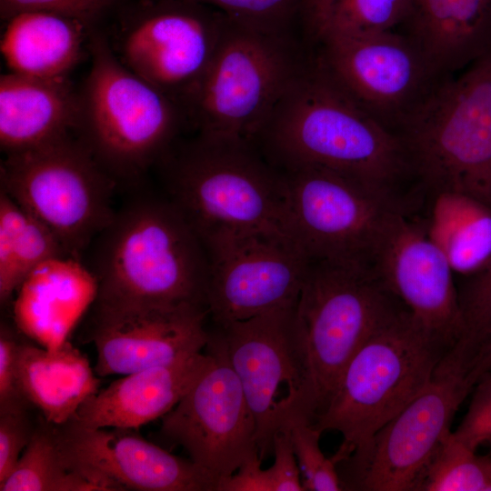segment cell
<instances>
[{"label": "cell", "mask_w": 491, "mask_h": 491, "mask_svg": "<svg viewBox=\"0 0 491 491\" xmlns=\"http://www.w3.org/2000/svg\"><path fill=\"white\" fill-rule=\"evenodd\" d=\"M443 75L491 49V0H413L402 26Z\"/></svg>", "instance_id": "23"}, {"label": "cell", "mask_w": 491, "mask_h": 491, "mask_svg": "<svg viewBox=\"0 0 491 491\" xmlns=\"http://www.w3.org/2000/svg\"><path fill=\"white\" fill-rule=\"evenodd\" d=\"M211 360L205 351L124 375L89 396L72 419L92 428L137 429L172 410Z\"/></svg>", "instance_id": "20"}, {"label": "cell", "mask_w": 491, "mask_h": 491, "mask_svg": "<svg viewBox=\"0 0 491 491\" xmlns=\"http://www.w3.org/2000/svg\"><path fill=\"white\" fill-rule=\"evenodd\" d=\"M89 26L60 14L23 12L6 21L1 52L10 72L42 78L67 76L89 45Z\"/></svg>", "instance_id": "24"}, {"label": "cell", "mask_w": 491, "mask_h": 491, "mask_svg": "<svg viewBox=\"0 0 491 491\" xmlns=\"http://www.w3.org/2000/svg\"><path fill=\"white\" fill-rule=\"evenodd\" d=\"M158 164L165 195L201 239L236 232L289 235L281 172L254 143L197 135L173 145Z\"/></svg>", "instance_id": "4"}, {"label": "cell", "mask_w": 491, "mask_h": 491, "mask_svg": "<svg viewBox=\"0 0 491 491\" xmlns=\"http://www.w3.org/2000/svg\"><path fill=\"white\" fill-rule=\"evenodd\" d=\"M97 281L81 260L61 256L35 268L15 292V327L40 346L56 349L95 301Z\"/></svg>", "instance_id": "21"}, {"label": "cell", "mask_w": 491, "mask_h": 491, "mask_svg": "<svg viewBox=\"0 0 491 491\" xmlns=\"http://www.w3.org/2000/svg\"><path fill=\"white\" fill-rule=\"evenodd\" d=\"M284 426L289 428L305 491L342 490L336 457L327 458L320 448L322 432L304 420H295Z\"/></svg>", "instance_id": "31"}, {"label": "cell", "mask_w": 491, "mask_h": 491, "mask_svg": "<svg viewBox=\"0 0 491 491\" xmlns=\"http://www.w3.org/2000/svg\"><path fill=\"white\" fill-rule=\"evenodd\" d=\"M473 387L464 362L449 350L426 388L337 464L342 490L416 491Z\"/></svg>", "instance_id": "11"}, {"label": "cell", "mask_w": 491, "mask_h": 491, "mask_svg": "<svg viewBox=\"0 0 491 491\" xmlns=\"http://www.w3.org/2000/svg\"><path fill=\"white\" fill-rule=\"evenodd\" d=\"M467 368L474 386L482 374L491 372V328L469 349Z\"/></svg>", "instance_id": "40"}, {"label": "cell", "mask_w": 491, "mask_h": 491, "mask_svg": "<svg viewBox=\"0 0 491 491\" xmlns=\"http://www.w3.org/2000/svg\"><path fill=\"white\" fill-rule=\"evenodd\" d=\"M93 306L206 304L209 262L203 240L165 196L139 195L116 210L94 240Z\"/></svg>", "instance_id": "2"}, {"label": "cell", "mask_w": 491, "mask_h": 491, "mask_svg": "<svg viewBox=\"0 0 491 491\" xmlns=\"http://www.w3.org/2000/svg\"><path fill=\"white\" fill-rule=\"evenodd\" d=\"M21 341L5 323L0 328V412L32 406L22 394L17 376Z\"/></svg>", "instance_id": "37"}, {"label": "cell", "mask_w": 491, "mask_h": 491, "mask_svg": "<svg viewBox=\"0 0 491 491\" xmlns=\"http://www.w3.org/2000/svg\"><path fill=\"white\" fill-rule=\"evenodd\" d=\"M372 267L428 331L451 347L459 341L464 326L455 272L429 237L422 215L393 216Z\"/></svg>", "instance_id": "18"}, {"label": "cell", "mask_w": 491, "mask_h": 491, "mask_svg": "<svg viewBox=\"0 0 491 491\" xmlns=\"http://www.w3.org/2000/svg\"><path fill=\"white\" fill-rule=\"evenodd\" d=\"M0 491H96V487L83 472L67 466L54 425L44 419L11 474L0 483Z\"/></svg>", "instance_id": "28"}, {"label": "cell", "mask_w": 491, "mask_h": 491, "mask_svg": "<svg viewBox=\"0 0 491 491\" xmlns=\"http://www.w3.org/2000/svg\"><path fill=\"white\" fill-rule=\"evenodd\" d=\"M274 464L267 471L273 491H305L289 428L281 427L273 438Z\"/></svg>", "instance_id": "38"}, {"label": "cell", "mask_w": 491, "mask_h": 491, "mask_svg": "<svg viewBox=\"0 0 491 491\" xmlns=\"http://www.w3.org/2000/svg\"><path fill=\"white\" fill-rule=\"evenodd\" d=\"M416 491H491V450L480 455L451 431L426 468Z\"/></svg>", "instance_id": "30"}, {"label": "cell", "mask_w": 491, "mask_h": 491, "mask_svg": "<svg viewBox=\"0 0 491 491\" xmlns=\"http://www.w3.org/2000/svg\"><path fill=\"white\" fill-rule=\"evenodd\" d=\"M262 459L255 454L232 475L221 478L217 491H273L267 469L261 468Z\"/></svg>", "instance_id": "39"}, {"label": "cell", "mask_w": 491, "mask_h": 491, "mask_svg": "<svg viewBox=\"0 0 491 491\" xmlns=\"http://www.w3.org/2000/svg\"><path fill=\"white\" fill-rule=\"evenodd\" d=\"M467 411L453 436L473 450L491 443V372L476 382Z\"/></svg>", "instance_id": "34"}, {"label": "cell", "mask_w": 491, "mask_h": 491, "mask_svg": "<svg viewBox=\"0 0 491 491\" xmlns=\"http://www.w3.org/2000/svg\"><path fill=\"white\" fill-rule=\"evenodd\" d=\"M115 0H0L4 21L31 11L50 12L81 20L91 25Z\"/></svg>", "instance_id": "36"}, {"label": "cell", "mask_w": 491, "mask_h": 491, "mask_svg": "<svg viewBox=\"0 0 491 491\" xmlns=\"http://www.w3.org/2000/svg\"><path fill=\"white\" fill-rule=\"evenodd\" d=\"M426 232L455 274L472 276L491 261V206L472 196L440 193L426 199Z\"/></svg>", "instance_id": "26"}, {"label": "cell", "mask_w": 491, "mask_h": 491, "mask_svg": "<svg viewBox=\"0 0 491 491\" xmlns=\"http://www.w3.org/2000/svg\"><path fill=\"white\" fill-rule=\"evenodd\" d=\"M300 70L282 33L228 18L186 107L197 135L256 144Z\"/></svg>", "instance_id": "9"}, {"label": "cell", "mask_w": 491, "mask_h": 491, "mask_svg": "<svg viewBox=\"0 0 491 491\" xmlns=\"http://www.w3.org/2000/svg\"><path fill=\"white\" fill-rule=\"evenodd\" d=\"M458 298L464 329L457 343L469 348L491 328V261L481 271L466 276Z\"/></svg>", "instance_id": "32"}, {"label": "cell", "mask_w": 491, "mask_h": 491, "mask_svg": "<svg viewBox=\"0 0 491 491\" xmlns=\"http://www.w3.org/2000/svg\"><path fill=\"white\" fill-rule=\"evenodd\" d=\"M141 3L123 21L114 51L130 71L186 108L228 18L190 0Z\"/></svg>", "instance_id": "12"}, {"label": "cell", "mask_w": 491, "mask_h": 491, "mask_svg": "<svg viewBox=\"0 0 491 491\" xmlns=\"http://www.w3.org/2000/svg\"><path fill=\"white\" fill-rule=\"evenodd\" d=\"M205 351L210 365L161 418L160 435L220 480L258 453L256 423L215 328L209 331Z\"/></svg>", "instance_id": "15"}, {"label": "cell", "mask_w": 491, "mask_h": 491, "mask_svg": "<svg viewBox=\"0 0 491 491\" xmlns=\"http://www.w3.org/2000/svg\"><path fill=\"white\" fill-rule=\"evenodd\" d=\"M278 169L289 235L309 260L372 267L393 216L418 214L406 202L325 167L300 165Z\"/></svg>", "instance_id": "10"}, {"label": "cell", "mask_w": 491, "mask_h": 491, "mask_svg": "<svg viewBox=\"0 0 491 491\" xmlns=\"http://www.w3.org/2000/svg\"><path fill=\"white\" fill-rule=\"evenodd\" d=\"M88 46L78 137L117 184L134 183L174 145L181 107L130 71L105 36L91 35Z\"/></svg>", "instance_id": "7"}, {"label": "cell", "mask_w": 491, "mask_h": 491, "mask_svg": "<svg viewBox=\"0 0 491 491\" xmlns=\"http://www.w3.org/2000/svg\"><path fill=\"white\" fill-rule=\"evenodd\" d=\"M318 41L321 52L316 63L397 134L447 77L404 32L327 35Z\"/></svg>", "instance_id": "13"}, {"label": "cell", "mask_w": 491, "mask_h": 491, "mask_svg": "<svg viewBox=\"0 0 491 491\" xmlns=\"http://www.w3.org/2000/svg\"><path fill=\"white\" fill-rule=\"evenodd\" d=\"M402 305L371 266L310 260L296 306L303 380L278 412L277 428L295 420L312 424L357 350Z\"/></svg>", "instance_id": "3"}, {"label": "cell", "mask_w": 491, "mask_h": 491, "mask_svg": "<svg viewBox=\"0 0 491 491\" xmlns=\"http://www.w3.org/2000/svg\"><path fill=\"white\" fill-rule=\"evenodd\" d=\"M259 140L266 158L276 168L321 166L411 205L423 202L400 135L351 97L317 63L300 70Z\"/></svg>", "instance_id": "1"}, {"label": "cell", "mask_w": 491, "mask_h": 491, "mask_svg": "<svg viewBox=\"0 0 491 491\" xmlns=\"http://www.w3.org/2000/svg\"><path fill=\"white\" fill-rule=\"evenodd\" d=\"M451 348L402 305L352 357L312 426L322 433L334 430L342 435L336 453L341 462L426 388Z\"/></svg>", "instance_id": "5"}, {"label": "cell", "mask_w": 491, "mask_h": 491, "mask_svg": "<svg viewBox=\"0 0 491 491\" xmlns=\"http://www.w3.org/2000/svg\"><path fill=\"white\" fill-rule=\"evenodd\" d=\"M209 5L232 21L282 33L302 0H190Z\"/></svg>", "instance_id": "33"}, {"label": "cell", "mask_w": 491, "mask_h": 491, "mask_svg": "<svg viewBox=\"0 0 491 491\" xmlns=\"http://www.w3.org/2000/svg\"><path fill=\"white\" fill-rule=\"evenodd\" d=\"M208 262L206 304L215 325L296 304L309 258L286 233H222L202 239Z\"/></svg>", "instance_id": "14"}, {"label": "cell", "mask_w": 491, "mask_h": 491, "mask_svg": "<svg viewBox=\"0 0 491 491\" xmlns=\"http://www.w3.org/2000/svg\"><path fill=\"white\" fill-rule=\"evenodd\" d=\"M331 0H302L301 7L309 28L318 22Z\"/></svg>", "instance_id": "41"}, {"label": "cell", "mask_w": 491, "mask_h": 491, "mask_svg": "<svg viewBox=\"0 0 491 491\" xmlns=\"http://www.w3.org/2000/svg\"><path fill=\"white\" fill-rule=\"evenodd\" d=\"M80 115V95L67 76L1 75L0 146L5 155L70 135L78 130Z\"/></svg>", "instance_id": "22"}, {"label": "cell", "mask_w": 491, "mask_h": 491, "mask_svg": "<svg viewBox=\"0 0 491 491\" xmlns=\"http://www.w3.org/2000/svg\"><path fill=\"white\" fill-rule=\"evenodd\" d=\"M417 188L491 206V49L445 78L399 131Z\"/></svg>", "instance_id": "6"}, {"label": "cell", "mask_w": 491, "mask_h": 491, "mask_svg": "<svg viewBox=\"0 0 491 491\" xmlns=\"http://www.w3.org/2000/svg\"><path fill=\"white\" fill-rule=\"evenodd\" d=\"M413 0H331L311 31L327 35H361L395 30L410 16Z\"/></svg>", "instance_id": "29"}, {"label": "cell", "mask_w": 491, "mask_h": 491, "mask_svg": "<svg viewBox=\"0 0 491 491\" xmlns=\"http://www.w3.org/2000/svg\"><path fill=\"white\" fill-rule=\"evenodd\" d=\"M54 428L69 468L95 471L124 490L217 491L215 476L190 458L146 441L134 429L92 428L73 419Z\"/></svg>", "instance_id": "19"}, {"label": "cell", "mask_w": 491, "mask_h": 491, "mask_svg": "<svg viewBox=\"0 0 491 491\" xmlns=\"http://www.w3.org/2000/svg\"><path fill=\"white\" fill-rule=\"evenodd\" d=\"M296 306L215 325L256 423L258 453L273 452L276 416L298 393L303 357Z\"/></svg>", "instance_id": "16"}, {"label": "cell", "mask_w": 491, "mask_h": 491, "mask_svg": "<svg viewBox=\"0 0 491 491\" xmlns=\"http://www.w3.org/2000/svg\"><path fill=\"white\" fill-rule=\"evenodd\" d=\"M0 180L1 190L46 225L68 256L78 260L116 212L117 182L72 135L5 155Z\"/></svg>", "instance_id": "8"}, {"label": "cell", "mask_w": 491, "mask_h": 491, "mask_svg": "<svg viewBox=\"0 0 491 491\" xmlns=\"http://www.w3.org/2000/svg\"><path fill=\"white\" fill-rule=\"evenodd\" d=\"M68 256L55 234L0 191V302L6 305L42 263Z\"/></svg>", "instance_id": "27"}, {"label": "cell", "mask_w": 491, "mask_h": 491, "mask_svg": "<svg viewBox=\"0 0 491 491\" xmlns=\"http://www.w3.org/2000/svg\"><path fill=\"white\" fill-rule=\"evenodd\" d=\"M95 375L87 358L69 341L54 350L20 343L17 376L22 394L54 426L71 420L98 391Z\"/></svg>", "instance_id": "25"}, {"label": "cell", "mask_w": 491, "mask_h": 491, "mask_svg": "<svg viewBox=\"0 0 491 491\" xmlns=\"http://www.w3.org/2000/svg\"><path fill=\"white\" fill-rule=\"evenodd\" d=\"M30 407L0 412V483L11 474L34 435L36 425Z\"/></svg>", "instance_id": "35"}, {"label": "cell", "mask_w": 491, "mask_h": 491, "mask_svg": "<svg viewBox=\"0 0 491 491\" xmlns=\"http://www.w3.org/2000/svg\"><path fill=\"white\" fill-rule=\"evenodd\" d=\"M206 306L143 307L92 306L88 340L96 349L99 376L126 375L167 365L205 348Z\"/></svg>", "instance_id": "17"}]
</instances>
